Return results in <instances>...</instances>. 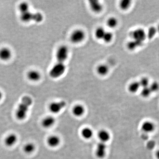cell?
<instances>
[{
	"label": "cell",
	"instance_id": "7a4b0ae2",
	"mask_svg": "<svg viewBox=\"0 0 159 159\" xmlns=\"http://www.w3.org/2000/svg\"><path fill=\"white\" fill-rule=\"evenodd\" d=\"M66 70L65 64L57 62L50 69L49 72L50 76L52 78H58L63 75Z\"/></svg>",
	"mask_w": 159,
	"mask_h": 159
},
{
	"label": "cell",
	"instance_id": "44dd1931",
	"mask_svg": "<svg viewBox=\"0 0 159 159\" xmlns=\"http://www.w3.org/2000/svg\"><path fill=\"white\" fill-rule=\"evenodd\" d=\"M27 77L31 81H38L40 79L41 75L37 71H31L27 74Z\"/></svg>",
	"mask_w": 159,
	"mask_h": 159
},
{
	"label": "cell",
	"instance_id": "cb8c5ba5",
	"mask_svg": "<svg viewBox=\"0 0 159 159\" xmlns=\"http://www.w3.org/2000/svg\"><path fill=\"white\" fill-rule=\"evenodd\" d=\"M35 145L32 143H28L24 146V150L25 153L30 154L35 150Z\"/></svg>",
	"mask_w": 159,
	"mask_h": 159
},
{
	"label": "cell",
	"instance_id": "d6986e66",
	"mask_svg": "<svg viewBox=\"0 0 159 159\" xmlns=\"http://www.w3.org/2000/svg\"><path fill=\"white\" fill-rule=\"evenodd\" d=\"M81 135L84 139H89L93 136V132L91 129L88 127L85 128L82 130Z\"/></svg>",
	"mask_w": 159,
	"mask_h": 159
},
{
	"label": "cell",
	"instance_id": "9c48e42d",
	"mask_svg": "<svg viewBox=\"0 0 159 159\" xmlns=\"http://www.w3.org/2000/svg\"><path fill=\"white\" fill-rule=\"evenodd\" d=\"M89 5L91 9L96 13H100L103 11V4L99 1L97 0H91L89 1Z\"/></svg>",
	"mask_w": 159,
	"mask_h": 159
},
{
	"label": "cell",
	"instance_id": "9a60e30c",
	"mask_svg": "<svg viewBox=\"0 0 159 159\" xmlns=\"http://www.w3.org/2000/svg\"><path fill=\"white\" fill-rule=\"evenodd\" d=\"M73 113L76 117H81L83 115L85 112V109L82 105L78 104L73 107Z\"/></svg>",
	"mask_w": 159,
	"mask_h": 159
},
{
	"label": "cell",
	"instance_id": "ba28073f",
	"mask_svg": "<svg viewBox=\"0 0 159 159\" xmlns=\"http://www.w3.org/2000/svg\"><path fill=\"white\" fill-rule=\"evenodd\" d=\"M107 146L105 143L100 142L98 144L96 150V155L98 158L102 159L105 157Z\"/></svg>",
	"mask_w": 159,
	"mask_h": 159
},
{
	"label": "cell",
	"instance_id": "ffe728a7",
	"mask_svg": "<svg viewBox=\"0 0 159 159\" xmlns=\"http://www.w3.org/2000/svg\"><path fill=\"white\" fill-rule=\"evenodd\" d=\"M106 32V31L104 27H99L96 29L95 32V37L97 40H102Z\"/></svg>",
	"mask_w": 159,
	"mask_h": 159
},
{
	"label": "cell",
	"instance_id": "d6a6232c",
	"mask_svg": "<svg viewBox=\"0 0 159 159\" xmlns=\"http://www.w3.org/2000/svg\"><path fill=\"white\" fill-rule=\"evenodd\" d=\"M2 97V94L1 92L0 91V100L1 99Z\"/></svg>",
	"mask_w": 159,
	"mask_h": 159
},
{
	"label": "cell",
	"instance_id": "277c9868",
	"mask_svg": "<svg viewBox=\"0 0 159 159\" xmlns=\"http://www.w3.org/2000/svg\"><path fill=\"white\" fill-rule=\"evenodd\" d=\"M69 55V50L66 46H60L57 50L56 58L58 63H65L67 60Z\"/></svg>",
	"mask_w": 159,
	"mask_h": 159
},
{
	"label": "cell",
	"instance_id": "83f0119b",
	"mask_svg": "<svg viewBox=\"0 0 159 159\" xmlns=\"http://www.w3.org/2000/svg\"><path fill=\"white\" fill-rule=\"evenodd\" d=\"M152 91H151L149 87L144 88L142 89L141 91V94L142 96L144 98H147L150 96L151 94Z\"/></svg>",
	"mask_w": 159,
	"mask_h": 159
},
{
	"label": "cell",
	"instance_id": "8fae6325",
	"mask_svg": "<svg viewBox=\"0 0 159 159\" xmlns=\"http://www.w3.org/2000/svg\"><path fill=\"white\" fill-rule=\"evenodd\" d=\"M17 139V137L15 134H10L5 138L4 143L6 146L11 147L16 143Z\"/></svg>",
	"mask_w": 159,
	"mask_h": 159
},
{
	"label": "cell",
	"instance_id": "7402d4cb",
	"mask_svg": "<svg viewBox=\"0 0 159 159\" xmlns=\"http://www.w3.org/2000/svg\"><path fill=\"white\" fill-rule=\"evenodd\" d=\"M141 87L139 82L135 81L131 83L128 86V90L132 93H136Z\"/></svg>",
	"mask_w": 159,
	"mask_h": 159
},
{
	"label": "cell",
	"instance_id": "836d02e7",
	"mask_svg": "<svg viewBox=\"0 0 159 159\" xmlns=\"http://www.w3.org/2000/svg\"><path fill=\"white\" fill-rule=\"evenodd\" d=\"M157 31H158V32L159 33V24L158 25V27L157 28Z\"/></svg>",
	"mask_w": 159,
	"mask_h": 159
},
{
	"label": "cell",
	"instance_id": "ac0fdd59",
	"mask_svg": "<svg viewBox=\"0 0 159 159\" xmlns=\"http://www.w3.org/2000/svg\"><path fill=\"white\" fill-rule=\"evenodd\" d=\"M11 56V52L9 49L3 48L0 50V58L2 60H8Z\"/></svg>",
	"mask_w": 159,
	"mask_h": 159
},
{
	"label": "cell",
	"instance_id": "484cf974",
	"mask_svg": "<svg viewBox=\"0 0 159 159\" xmlns=\"http://www.w3.org/2000/svg\"><path fill=\"white\" fill-rule=\"evenodd\" d=\"M157 32L158 31L157 28L153 26L150 27L148 29V32L146 34V36L148 37V39L151 40L156 35Z\"/></svg>",
	"mask_w": 159,
	"mask_h": 159
},
{
	"label": "cell",
	"instance_id": "6da1fadb",
	"mask_svg": "<svg viewBox=\"0 0 159 159\" xmlns=\"http://www.w3.org/2000/svg\"><path fill=\"white\" fill-rule=\"evenodd\" d=\"M32 104V99L30 97L25 96L21 100V103L19 105L16 112L17 119L22 120L25 119L27 115L29 107Z\"/></svg>",
	"mask_w": 159,
	"mask_h": 159
},
{
	"label": "cell",
	"instance_id": "3957f363",
	"mask_svg": "<svg viewBox=\"0 0 159 159\" xmlns=\"http://www.w3.org/2000/svg\"><path fill=\"white\" fill-rule=\"evenodd\" d=\"M20 19L24 22H29L34 20L37 23H40L43 20V17L40 12L35 13H31L29 11L21 13Z\"/></svg>",
	"mask_w": 159,
	"mask_h": 159
},
{
	"label": "cell",
	"instance_id": "7c38bea8",
	"mask_svg": "<svg viewBox=\"0 0 159 159\" xmlns=\"http://www.w3.org/2000/svg\"><path fill=\"white\" fill-rule=\"evenodd\" d=\"M55 122V119L53 116H47L42 120V124L44 128H48L51 127Z\"/></svg>",
	"mask_w": 159,
	"mask_h": 159
},
{
	"label": "cell",
	"instance_id": "d4e9b609",
	"mask_svg": "<svg viewBox=\"0 0 159 159\" xmlns=\"http://www.w3.org/2000/svg\"><path fill=\"white\" fill-rule=\"evenodd\" d=\"M131 1L130 0H122L120 2L119 7L123 10H126L130 7Z\"/></svg>",
	"mask_w": 159,
	"mask_h": 159
},
{
	"label": "cell",
	"instance_id": "4dcf8cb0",
	"mask_svg": "<svg viewBox=\"0 0 159 159\" xmlns=\"http://www.w3.org/2000/svg\"><path fill=\"white\" fill-rule=\"evenodd\" d=\"M150 89L152 92H157L159 89V84L157 82H153L150 85Z\"/></svg>",
	"mask_w": 159,
	"mask_h": 159
},
{
	"label": "cell",
	"instance_id": "5b68a950",
	"mask_svg": "<svg viewBox=\"0 0 159 159\" xmlns=\"http://www.w3.org/2000/svg\"><path fill=\"white\" fill-rule=\"evenodd\" d=\"M86 35L84 31L81 29L75 30L72 33L71 35V40L73 43L77 44L84 40Z\"/></svg>",
	"mask_w": 159,
	"mask_h": 159
},
{
	"label": "cell",
	"instance_id": "e0dca14e",
	"mask_svg": "<svg viewBox=\"0 0 159 159\" xmlns=\"http://www.w3.org/2000/svg\"><path fill=\"white\" fill-rule=\"evenodd\" d=\"M96 71L99 75L102 76H105L109 72V68L106 65H99L97 67Z\"/></svg>",
	"mask_w": 159,
	"mask_h": 159
},
{
	"label": "cell",
	"instance_id": "52a82bcc",
	"mask_svg": "<svg viewBox=\"0 0 159 159\" xmlns=\"http://www.w3.org/2000/svg\"><path fill=\"white\" fill-rule=\"evenodd\" d=\"M66 105V102L64 101L53 102L50 105L49 110L53 113L57 114L60 112Z\"/></svg>",
	"mask_w": 159,
	"mask_h": 159
},
{
	"label": "cell",
	"instance_id": "f546056e",
	"mask_svg": "<svg viewBox=\"0 0 159 159\" xmlns=\"http://www.w3.org/2000/svg\"><path fill=\"white\" fill-rule=\"evenodd\" d=\"M140 86L143 88L148 87L149 85V80L147 78H142L139 82Z\"/></svg>",
	"mask_w": 159,
	"mask_h": 159
},
{
	"label": "cell",
	"instance_id": "603a6c76",
	"mask_svg": "<svg viewBox=\"0 0 159 159\" xmlns=\"http://www.w3.org/2000/svg\"><path fill=\"white\" fill-rule=\"evenodd\" d=\"M118 24V19L114 17H111L106 21V25L110 28H115Z\"/></svg>",
	"mask_w": 159,
	"mask_h": 159
},
{
	"label": "cell",
	"instance_id": "f1b7e54d",
	"mask_svg": "<svg viewBox=\"0 0 159 159\" xmlns=\"http://www.w3.org/2000/svg\"><path fill=\"white\" fill-rule=\"evenodd\" d=\"M19 9L21 13L29 11V5L27 3H22L19 5Z\"/></svg>",
	"mask_w": 159,
	"mask_h": 159
},
{
	"label": "cell",
	"instance_id": "8992f818",
	"mask_svg": "<svg viewBox=\"0 0 159 159\" xmlns=\"http://www.w3.org/2000/svg\"><path fill=\"white\" fill-rule=\"evenodd\" d=\"M130 35L134 40L142 42H143L147 37L145 31L142 28H137L132 31L130 32Z\"/></svg>",
	"mask_w": 159,
	"mask_h": 159
},
{
	"label": "cell",
	"instance_id": "2e32d148",
	"mask_svg": "<svg viewBox=\"0 0 159 159\" xmlns=\"http://www.w3.org/2000/svg\"><path fill=\"white\" fill-rule=\"evenodd\" d=\"M143 43V42L133 40L128 42L127 47L129 50H134L138 47L142 46Z\"/></svg>",
	"mask_w": 159,
	"mask_h": 159
},
{
	"label": "cell",
	"instance_id": "4fadbf2b",
	"mask_svg": "<svg viewBox=\"0 0 159 159\" xmlns=\"http://www.w3.org/2000/svg\"><path fill=\"white\" fill-rule=\"evenodd\" d=\"M98 136L101 142L105 143L108 142L111 138L110 133L107 130H100L99 132Z\"/></svg>",
	"mask_w": 159,
	"mask_h": 159
},
{
	"label": "cell",
	"instance_id": "5bb4252c",
	"mask_svg": "<svg viewBox=\"0 0 159 159\" xmlns=\"http://www.w3.org/2000/svg\"><path fill=\"white\" fill-rule=\"evenodd\" d=\"M47 142L50 147L55 148L57 147L60 144V139L57 136H52L48 138Z\"/></svg>",
	"mask_w": 159,
	"mask_h": 159
},
{
	"label": "cell",
	"instance_id": "30bf717a",
	"mask_svg": "<svg viewBox=\"0 0 159 159\" xmlns=\"http://www.w3.org/2000/svg\"><path fill=\"white\" fill-rule=\"evenodd\" d=\"M142 130L146 133H150L155 129V125L150 121H146L143 122L141 127Z\"/></svg>",
	"mask_w": 159,
	"mask_h": 159
},
{
	"label": "cell",
	"instance_id": "1f68e13d",
	"mask_svg": "<svg viewBox=\"0 0 159 159\" xmlns=\"http://www.w3.org/2000/svg\"><path fill=\"white\" fill-rule=\"evenodd\" d=\"M156 157L157 159H159V150L157 151V152H156Z\"/></svg>",
	"mask_w": 159,
	"mask_h": 159
},
{
	"label": "cell",
	"instance_id": "4316f807",
	"mask_svg": "<svg viewBox=\"0 0 159 159\" xmlns=\"http://www.w3.org/2000/svg\"><path fill=\"white\" fill-rule=\"evenodd\" d=\"M113 39V34L111 32L106 31L102 40L105 43H110Z\"/></svg>",
	"mask_w": 159,
	"mask_h": 159
}]
</instances>
